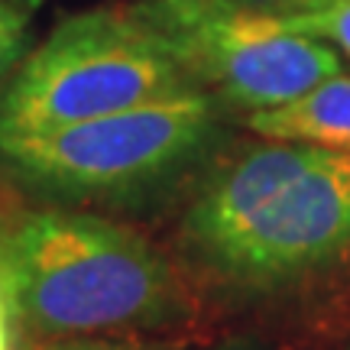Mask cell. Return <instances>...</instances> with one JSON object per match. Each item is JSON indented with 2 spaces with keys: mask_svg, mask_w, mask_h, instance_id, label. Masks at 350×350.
<instances>
[{
  "mask_svg": "<svg viewBox=\"0 0 350 350\" xmlns=\"http://www.w3.org/2000/svg\"><path fill=\"white\" fill-rule=\"evenodd\" d=\"M253 7L269 13H301V10H314V7H325L327 0H250Z\"/></svg>",
  "mask_w": 350,
  "mask_h": 350,
  "instance_id": "cell-10",
  "label": "cell"
},
{
  "mask_svg": "<svg viewBox=\"0 0 350 350\" xmlns=\"http://www.w3.org/2000/svg\"><path fill=\"white\" fill-rule=\"evenodd\" d=\"M29 3H33V7H36V3H39V0H29Z\"/></svg>",
  "mask_w": 350,
  "mask_h": 350,
  "instance_id": "cell-15",
  "label": "cell"
},
{
  "mask_svg": "<svg viewBox=\"0 0 350 350\" xmlns=\"http://www.w3.org/2000/svg\"><path fill=\"white\" fill-rule=\"evenodd\" d=\"M0 350H13V314L7 299H0Z\"/></svg>",
  "mask_w": 350,
  "mask_h": 350,
  "instance_id": "cell-11",
  "label": "cell"
},
{
  "mask_svg": "<svg viewBox=\"0 0 350 350\" xmlns=\"http://www.w3.org/2000/svg\"><path fill=\"white\" fill-rule=\"evenodd\" d=\"M224 117L217 94L191 91L59 130L0 137V178L59 208L139 204L211 156Z\"/></svg>",
  "mask_w": 350,
  "mask_h": 350,
  "instance_id": "cell-4",
  "label": "cell"
},
{
  "mask_svg": "<svg viewBox=\"0 0 350 350\" xmlns=\"http://www.w3.org/2000/svg\"><path fill=\"white\" fill-rule=\"evenodd\" d=\"M191 91L208 88L156 3L98 7L62 20L23 59L0 91V137L59 130Z\"/></svg>",
  "mask_w": 350,
  "mask_h": 350,
  "instance_id": "cell-3",
  "label": "cell"
},
{
  "mask_svg": "<svg viewBox=\"0 0 350 350\" xmlns=\"http://www.w3.org/2000/svg\"><path fill=\"white\" fill-rule=\"evenodd\" d=\"M201 88L227 107L256 113L308 94L334 75H344L340 52L321 39L288 29L275 13L240 0H191L163 10Z\"/></svg>",
  "mask_w": 350,
  "mask_h": 350,
  "instance_id": "cell-5",
  "label": "cell"
},
{
  "mask_svg": "<svg viewBox=\"0 0 350 350\" xmlns=\"http://www.w3.org/2000/svg\"><path fill=\"white\" fill-rule=\"evenodd\" d=\"M211 350H262V347L250 338H230V340H224V344H217V347H211Z\"/></svg>",
  "mask_w": 350,
  "mask_h": 350,
  "instance_id": "cell-12",
  "label": "cell"
},
{
  "mask_svg": "<svg viewBox=\"0 0 350 350\" xmlns=\"http://www.w3.org/2000/svg\"><path fill=\"white\" fill-rule=\"evenodd\" d=\"M156 7H163V10H178V7H185V3H191V0H152Z\"/></svg>",
  "mask_w": 350,
  "mask_h": 350,
  "instance_id": "cell-13",
  "label": "cell"
},
{
  "mask_svg": "<svg viewBox=\"0 0 350 350\" xmlns=\"http://www.w3.org/2000/svg\"><path fill=\"white\" fill-rule=\"evenodd\" d=\"M288 29L314 36L334 46L338 52H344L350 59V0H327L325 7H314V10H301V13H275Z\"/></svg>",
  "mask_w": 350,
  "mask_h": 350,
  "instance_id": "cell-7",
  "label": "cell"
},
{
  "mask_svg": "<svg viewBox=\"0 0 350 350\" xmlns=\"http://www.w3.org/2000/svg\"><path fill=\"white\" fill-rule=\"evenodd\" d=\"M13 321L39 338L163 331L191 318V295L146 237L75 208L16 217L0 247Z\"/></svg>",
  "mask_w": 350,
  "mask_h": 350,
  "instance_id": "cell-2",
  "label": "cell"
},
{
  "mask_svg": "<svg viewBox=\"0 0 350 350\" xmlns=\"http://www.w3.org/2000/svg\"><path fill=\"white\" fill-rule=\"evenodd\" d=\"M182 250L227 288L275 292L350 256V152L266 139L201 182Z\"/></svg>",
  "mask_w": 350,
  "mask_h": 350,
  "instance_id": "cell-1",
  "label": "cell"
},
{
  "mask_svg": "<svg viewBox=\"0 0 350 350\" xmlns=\"http://www.w3.org/2000/svg\"><path fill=\"white\" fill-rule=\"evenodd\" d=\"M42 350H159L143 340H124V338H62Z\"/></svg>",
  "mask_w": 350,
  "mask_h": 350,
  "instance_id": "cell-9",
  "label": "cell"
},
{
  "mask_svg": "<svg viewBox=\"0 0 350 350\" xmlns=\"http://www.w3.org/2000/svg\"><path fill=\"white\" fill-rule=\"evenodd\" d=\"M243 124L262 139L314 143L350 152V75L327 78L282 107L247 113Z\"/></svg>",
  "mask_w": 350,
  "mask_h": 350,
  "instance_id": "cell-6",
  "label": "cell"
},
{
  "mask_svg": "<svg viewBox=\"0 0 350 350\" xmlns=\"http://www.w3.org/2000/svg\"><path fill=\"white\" fill-rule=\"evenodd\" d=\"M26 52V13L0 0V81Z\"/></svg>",
  "mask_w": 350,
  "mask_h": 350,
  "instance_id": "cell-8",
  "label": "cell"
},
{
  "mask_svg": "<svg viewBox=\"0 0 350 350\" xmlns=\"http://www.w3.org/2000/svg\"><path fill=\"white\" fill-rule=\"evenodd\" d=\"M0 299H7V288H3V266H0Z\"/></svg>",
  "mask_w": 350,
  "mask_h": 350,
  "instance_id": "cell-14",
  "label": "cell"
}]
</instances>
